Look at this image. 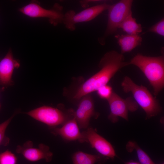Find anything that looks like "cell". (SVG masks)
<instances>
[{"instance_id":"cell-5","label":"cell","mask_w":164,"mask_h":164,"mask_svg":"<svg viewBox=\"0 0 164 164\" xmlns=\"http://www.w3.org/2000/svg\"><path fill=\"white\" fill-rule=\"evenodd\" d=\"M63 7L55 3L50 9L43 8L38 1H32L19 9L23 14L31 18H47L51 24L56 26L63 23L64 17Z\"/></svg>"},{"instance_id":"cell-2","label":"cell","mask_w":164,"mask_h":164,"mask_svg":"<svg viewBox=\"0 0 164 164\" xmlns=\"http://www.w3.org/2000/svg\"><path fill=\"white\" fill-rule=\"evenodd\" d=\"M143 72L153 89V94L157 96L164 87V56H149L138 53L128 62Z\"/></svg>"},{"instance_id":"cell-13","label":"cell","mask_w":164,"mask_h":164,"mask_svg":"<svg viewBox=\"0 0 164 164\" xmlns=\"http://www.w3.org/2000/svg\"><path fill=\"white\" fill-rule=\"evenodd\" d=\"M20 66V61L14 58L12 50L10 48L0 61V85L2 87V89L14 84L12 75L14 70Z\"/></svg>"},{"instance_id":"cell-17","label":"cell","mask_w":164,"mask_h":164,"mask_svg":"<svg viewBox=\"0 0 164 164\" xmlns=\"http://www.w3.org/2000/svg\"><path fill=\"white\" fill-rule=\"evenodd\" d=\"M126 149L129 152L135 150L137 153L139 163L141 164H155L149 155L135 142L129 141L126 146Z\"/></svg>"},{"instance_id":"cell-11","label":"cell","mask_w":164,"mask_h":164,"mask_svg":"<svg viewBox=\"0 0 164 164\" xmlns=\"http://www.w3.org/2000/svg\"><path fill=\"white\" fill-rule=\"evenodd\" d=\"M51 133L55 135H59L68 141L78 140L80 143L87 142L83 132H81L75 116L72 118L60 128H49Z\"/></svg>"},{"instance_id":"cell-21","label":"cell","mask_w":164,"mask_h":164,"mask_svg":"<svg viewBox=\"0 0 164 164\" xmlns=\"http://www.w3.org/2000/svg\"><path fill=\"white\" fill-rule=\"evenodd\" d=\"M151 32L156 33L162 36H164V19L162 18L158 22L150 28L145 33Z\"/></svg>"},{"instance_id":"cell-15","label":"cell","mask_w":164,"mask_h":164,"mask_svg":"<svg viewBox=\"0 0 164 164\" xmlns=\"http://www.w3.org/2000/svg\"><path fill=\"white\" fill-rule=\"evenodd\" d=\"M100 155H92L82 151H77L73 154L72 159L73 164H102L106 159Z\"/></svg>"},{"instance_id":"cell-7","label":"cell","mask_w":164,"mask_h":164,"mask_svg":"<svg viewBox=\"0 0 164 164\" xmlns=\"http://www.w3.org/2000/svg\"><path fill=\"white\" fill-rule=\"evenodd\" d=\"M133 1L121 0L109 5L108 9V21L104 38L114 33L119 25L131 12Z\"/></svg>"},{"instance_id":"cell-8","label":"cell","mask_w":164,"mask_h":164,"mask_svg":"<svg viewBox=\"0 0 164 164\" xmlns=\"http://www.w3.org/2000/svg\"><path fill=\"white\" fill-rule=\"evenodd\" d=\"M109 6V5L104 3L87 8L77 13L72 10H69L64 14L63 23L68 29L73 31L76 24L93 20L107 10Z\"/></svg>"},{"instance_id":"cell-20","label":"cell","mask_w":164,"mask_h":164,"mask_svg":"<svg viewBox=\"0 0 164 164\" xmlns=\"http://www.w3.org/2000/svg\"><path fill=\"white\" fill-rule=\"evenodd\" d=\"M96 91L100 98L107 100L110 97L113 92L112 87L108 84L100 87Z\"/></svg>"},{"instance_id":"cell-14","label":"cell","mask_w":164,"mask_h":164,"mask_svg":"<svg viewBox=\"0 0 164 164\" xmlns=\"http://www.w3.org/2000/svg\"><path fill=\"white\" fill-rule=\"evenodd\" d=\"M115 37L120 46L121 53L122 54L130 52L136 47L141 45L142 41V37L139 35L117 34Z\"/></svg>"},{"instance_id":"cell-3","label":"cell","mask_w":164,"mask_h":164,"mask_svg":"<svg viewBox=\"0 0 164 164\" xmlns=\"http://www.w3.org/2000/svg\"><path fill=\"white\" fill-rule=\"evenodd\" d=\"M121 86L124 92L132 93L135 101L145 112L146 119L157 115L161 111L158 101L145 87L138 85L127 76L124 78Z\"/></svg>"},{"instance_id":"cell-6","label":"cell","mask_w":164,"mask_h":164,"mask_svg":"<svg viewBox=\"0 0 164 164\" xmlns=\"http://www.w3.org/2000/svg\"><path fill=\"white\" fill-rule=\"evenodd\" d=\"M107 101L110 110L108 118L113 123L118 121L119 117L128 121V111L134 112L138 108V105L132 97L124 99L114 91Z\"/></svg>"},{"instance_id":"cell-23","label":"cell","mask_w":164,"mask_h":164,"mask_svg":"<svg viewBox=\"0 0 164 164\" xmlns=\"http://www.w3.org/2000/svg\"><path fill=\"white\" fill-rule=\"evenodd\" d=\"M1 103L0 102V111L1 109Z\"/></svg>"},{"instance_id":"cell-24","label":"cell","mask_w":164,"mask_h":164,"mask_svg":"<svg viewBox=\"0 0 164 164\" xmlns=\"http://www.w3.org/2000/svg\"><path fill=\"white\" fill-rule=\"evenodd\" d=\"M161 164H164V163H161Z\"/></svg>"},{"instance_id":"cell-16","label":"cell","mask_w":164,"mask_h":164,"mask_svg":"<svg viewBox=\"0 0 164 164\" xmlns=\"http://www.w3.org/2000/svg\"><path fill=\"white\" fill-rule=\"evenodd\" d=\"M118 28L121 29L127 34L132 35H139L142 31L141 25L136 22L135 19L132 16V12L119 25Z\"/></svg>"},{"instance_id":"cell-22","label":"cell","mask_w":164,"mask_h":164,"mask_svg":"<svg viewBox=\"0 0 164 164\" xmlns=\"http://www.w3.org/2000/svg\"><path fill=\"white\" fill-rule=\"evenodd\" d=\"M125 164H141L139 162L133 161L126 162L125 163Z\"/></svg>"},{"instance_id":"cell-9","label":"cell","mask_w":164,"mask_h":164,"mask_svg":"<svg viewBox=\"0 0 164 164\" xmlns=\"http://www.w3.org/2000/svg\"><path fill=\"white\" fill-rule=\"evenodd\" d=\"M15 151L27 160L32 162L44 159L46 162H50L52 160L53 155L48 146L40 143L38 147H34L31 141H27L22 145H17Z\"/></svg>"},{"instance_id":"cell-18","label":"cell","mask_w":164,"mask_h":164,"mask_svg":"<svg viewBox=\"0 0 164 164\" xmlns=\"http://www.w3.org/2000/svg\"><path fill=\"white\" fill-rule=\"evenodd\" d=\"M20 113L19 110H16L9 118L0 124V146H6L9 144L10 138L5 135L6 129L15 116Z\"/></svg>"},{"instance_id":"cell-12","label":"cell","mask_w":164,"mask_h":164,"mask_svg":"<svg viewBox=\"0 0 164 164\" xmlns=\"http://www.w3.org/2000/svg\"><path fill=\"white\" fill-rule=\"evenodd\" d=\"M87 142L90 143L101 155L113 159L116 156L111 144L104 138L97 134L92 128L88 127L83 132Z\"/></svg>"},{"instance_id":"cell-1","label":"cell","mask_w":164,"mask_h":164,"mask_svg":"<svg viewBox=\"0 0 164 164\" xmlns=\"http://www.w3.org/2000/svg\"><path fill=\"white\" fill-rule=\"evenodd\" d=\"M128 65V62L125 61L123 54L114 50L107 52L100 61V70L80 86L73 99L79 101L84 96L96 91L107 84L120 69Z\"/></svg>"},{"instance_id":"cell-4","label":"cell","mask_w":164,"mask_h":164,"mask_svg":"<svg viewBox=\"0 0 164 164\" xmlns=\"http://www.w3.org/2000/svg\"><path fill=\"white\" fill-rule=\"evenodd\" d=\"M72 109H64L60 105L55 108L43 106L25 112L33 119L46 124L49 128L62 125L74 116Z\"/></svg>"},{"instance_id":"cell-19","label":"cell","mask_w":164,"mask_h":164,"mask_svg":"<svg viewBox=\"0 0 164 164\" xmlns=\"http://www.w3.org/2000/svg\"><path fill=\"white\" fill-rule=\"evenodd\" d=\"M17 161L16 156L9 150L0 152V164H16Z\"/></svg>"},{"instance_id":"cell-10","label":"cell","mask_w":164,"mask_h":164,"mask_svg":"<svg viewBox=\"0 0 164 164\" xmlns=\"http://www.w3.org/2000/svg\"><path fill=\"white\" fill-rule=\"evenodd\" d=\"M99 115L95 111L94 102L91 94L84 96L79 100L77 108L74 113L79 128H88L91 118L94 117L97 118Z\"/></svg>"}]
</instances>
